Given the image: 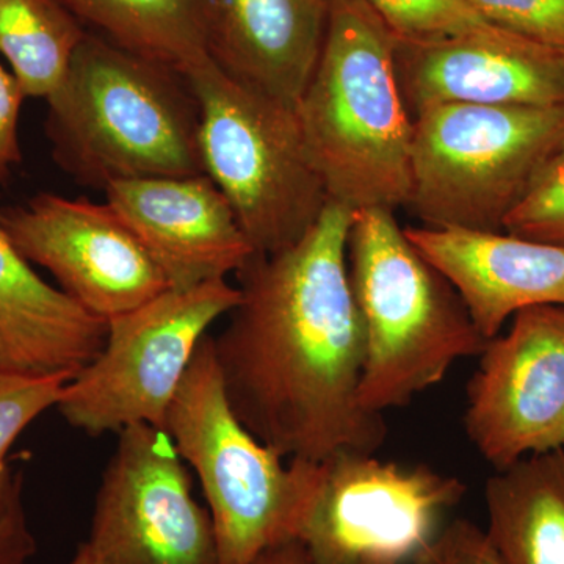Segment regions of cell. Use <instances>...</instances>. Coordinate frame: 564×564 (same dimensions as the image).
Listing matches in <instances>:
<instances>
[{
	"label": "cell",
	"instance_id": "cell-1",
	"mask_svg": "<svg viewBox=\"0 0 564 564\" xmlns=\"http://www.w3.org/2000/svg\"><path fill=\"white\" fill-rule=\"evenodd\" d=\"M352 212L328 202L299 242L252 256L214 337L234 413L282 458L375 454L388 436L383 415L359 403L366 334L348 280Z\"/></svg>",
	"mask_w": 564,
	"mask_h": 564
},
{
	"label": "cell",
	"instance_id": "cell-2",
	"mask_svg": "<svg viewBox=\"0 0 564 564\" xmlns=\"http://www.w3.org/2000/svg\"><path fill=\"white\" fill-rule=\"evenodd\" d=\"M395 39L366 0H333L321 57L295 111L329 202L395 210L411 191L414 121Z\"/></svg>",
	"mask_w": 564,
	"mask_h": 564
},
{
	"label": "cell",
	"instance_id": "cell-3",
	"mask_svg": "<svg viewBox=\"0 0 564 564\" xmlns=\"http://www.w3.org/2000/svg\"><path fill=\"white\" fill-rule=\"evenodd\" d=\"M46 101L52 155L80 184L206 173L198 101L180 70L87 33Z\"/></svg>",
	"mask_w": 564,
	"mask_h": 564
},
{
	"label": "cell",
	"instance_id": "cell-4",
	"mask_svg": "<svg viewBox=\"0 0 564 564\" xmlns=\"http://www.w3.org/2000/svg\"><path fill=\"white\" fill-rule=\"evenodd\" d=\"M348 280L366 334L359 403L369 413L408 406L488 339L451 281L408 239L393 210L352 212Z\"/></svg>",
	"mask_w": 564,
	"mask_h": 564
},
{
	"label": "cell",
	"instance_id": "cell-5",
	"mask_svg": "<svg viewBox=\"0 0 564 564\" xmlns=\"http://www.w3.org/2000/svg\"><path fill=\"white\" fill-rule=\"evenodd\" d=\"M163 430L202 484L218 564H252L274 545L296 541L317 462L284 464L237 419L209 334L174 393Z\"/></svg>",
	"mask_w": 564,
	"mask_h": 564
},
{
	"label": "cell",
	"instance_id": "cell-6",
	"mask_svg": "<svg viewBox=\"0 0 564 564\" xmlns=\"http://www.w3.org/2000/svg\"><path fill=\"white\" fill-rule=\"evenodd\" d=\"M413 121L406 207L426 228L503 232L564 139V107L436 104Z\"/></svg>",
	"mask_w": 564,
	"mask_h": 564
},
{
	"label": "cell",
	"instance_id": "cell-7",
	"mask_svg": "<svg viewBox=\"0 0 564 564\" xmlns=\"http://www.w3.org/2000/svg\"><path fill=\"white\" fill-rule=\"evenodd\" d=\"M184 76L202 115L204 172L231 203L258 254L292 247L329 202L295 107L245 87L210 58Z\"/></svg>",
	"mask_w": 564,
	"mask_h": 564
},
{
	"label": "cell",
	"instance_id": "cell-8",
	"mask_svg": "<svg viewBox=\"0 0 564 564\" xmlns=\"http://www.w3.org/2000/svg\"><path fill=\"white\" fill-rule=\"evenodd\" d=\"M239 302V288L212 280L111 318L101 352L65 386L58 413L91 436L137 423L163 429L207 329Z\"/></svg>",
	"mask_w": 564,
	"mask_h": 564
},
{
	"label": "cell",
	"instance_id": "cell-9",
	"mask_svg": "<svg viewBox=\"0 0 564 564\" xmlns=\"http://www.w3.org/2000/svg\"><path fill=\"white\" fill-rule=\"evenodd\" d=\"M466 492L459 478L425 464L339 452L317 462L296 543L311 564H408Z\"/></svg>",
	"mask_w": 564,
	"mask_h": 564
},
{
	"label": "cell",
	"instance_id": "cell-10",
	"mask_svg": "<svg viewBox=\"0 0 564 564\" xmlns=\"http://www.w3.org/2000/svg\"><path fill=\"white\" fill-rule=\"evenodd\" d=\"M87 545L98 564H218L209 510L193 496L191 473L161 426L121 430Z\"/></svg>",
	"mask_w": 564,
	"mask_h": 564
},
{
	"label": "cell",
	"instance_id": "cell-11",
	"mask_svg": "<svg viewBox=\"0 0 564 564\" xmlns=\"http://www.w3.org/2000/svg\"><path fill=\"white\" fill-rule=\"evenodd\" d=\"M466 389L464 432L494 470L564 447V306H534L488 340Z\"/></svg>",
	"mask_w": 564,
	"mask_h": 564
},
{
	"label": "cell",
	"instance_id": "cell-12",
	"mask_svg": "<svg viewBox=\"0 0 564 564\" xmlns=\"http://www.w3.org/2000/svg\"><path fill=\"white\" fill-rule=\"evenodd\" d=\"M0 226L74 302L111 321L169 291L159 263L109 204L40 193L0 210Z\"/></svg>",
	"mask_w": 564,
	"mask_h": 564
},
{
	"label": "cell",
	"instance_id": "cell-13",
	"mask_svg": "<svg viewBox=\"0 0 564 564\" xmlns=\"http://www.w3.org/2000/svg\"><path fill=\"white\" fill-rule=\"evenodd\" d=\"M411 117L436 104L564 107V51L496 25L430 43L395 40Z\"/></svg>",
	"mask_w": 564,
	"mask_h": 564
},
{
	"label": "cell",
	"instance_id": "cell-14",
	"mask_svg": "<svg viewBox=\"0 0 564 564\" xmlns=\"http://www.w3.org/2000/svg\"><path fill=\"white\" fill-rule=\"evenodd\" d=\"M104 193L159 263L170 289L226 280L258 254L209 174L117 181Z\"/></svg>",
	"mask_w": 564,
	"mask_h": 564
},
{
	"label": "cell",
	"instance_id": "cell-15",
	"mask_svg": "<svg viewBox=\"0 0 564 564\" xmlns=\"http://www.w3.org/2000/svg\"><path fill=\"white\" fill-rule=\"evenodd\" d=\"M408 239L454 284L486 339L534 306H564V245L507 232L404 228Z\"/></svg>",
	"mask_w": 564,
	"mask_h": 564
},
{
	"label": "cell",
	"instance_id": "cell-16",
	"mask_svg": "<svg viewBox=\"0 0 564 564\" xmlns=\"http://www.w3.org/2000/svg\"><path fill=\"white\" fill-rule=\"evenodd\" d=\"M328 17V0H207V52L231 79L295 107Z\"/></svg>",
	"mask_w": 564,
	"mask_h": 564
},
{
	"label": "cell",
	"instance_id": "cell-17",
	"mask_svg": "<svg viewBox=\"0 0 564 564\" xmlns=\"http://www.w3.org/2000/svg\"><path fill=\"white\" fill-rule=\"evenodd\" d=\"M107 332L109 322L40 278L0 226V370L74 378Z\"/></svg>",
	"mask_w": 564,
	"mask_h": 564
},
{
	"label": "cell",
	"instance_id": "cell-18",
	"mask_svg": "<svg viewBox=\"0 0 564 564\" xmlns=\"http://www.w3.org/2000/svg\"><path fill=\"white\" fill-rule=\"evenodd\" d=\"M485 505V532L503 564H564V447L496 470Z\"/></svg>",
	"mask_w": 564,
	"mask_h": 564
},
{
	"label": "cell",
	"instance_id": "cell-19",
	"mask_svg": "<svg viewBox=\"0 0 564 564\" xmlns=\"http://www.w3.org/2000/svg\"><path fill=\"white\" fill-rule=\"evenodd\" d=\"M121 50L180 70L207 61V0H61Z\"/></svg>",
	"mask_w": 564,
	"mask_h": 564
},
{
	"label": "cell",
	"instance_id": "cell-20",
	"mask_svg": "<svg viewBox=\"0 0 564 564\" xmlns=\"http://www.w3.org/2000/svg\"><path fill=\"white\" fill-rule=\"evenodd\" d=\"M85 35L61 0H0V57L28 98H50Z\"/></svg>",
	"mask_w": 564,
	"mask_h": 564
},
{
	"label": "cell",
	"instance_id": "cell-21",
	"mask_svg": "<svg viewBox=\"0 0 564 564\" xmlns=\"http://www.w3.org/2000/svg\"><path fill=\"white\" fill-rule=\"evenodd\" d=\"M70 380L65 375L32 377L0 370V519L22 491V478L11 477L7 466L11 445L44 411L57 406Z\"/></svg>",
	"mask_w": 564,
	"mask_h": 564
},
{
	"label": "cell",
	"instance_id": "cell-22",
	"mask_svg": "<svg viewBox=\"0 0 564 564\" xmlns=\"http://www.w3.org/2000/svg\"><path fill=\"white\" fill-rule=\"evenodd\" d=\"M393 39L430 43L480 31L484 20L470 0H366Z\"/></svg>",
	"mask_w": 564,
	"mask_h": 564
},
{
	"label": "cell",
	"instance_id": "cell-23",
	"mask_svg": "<svg viewBox=\"0 0 564 564\" xmlns=\"http://www.w3.org/2000/svg\"><path fill=\"white\" fill-rule=\"evenodd\" d=\"M503 232L564 245V139L508 215Z\"/></svg>",
	"mask_w": 564,
	"mask_h": 564
},
{
	"label": "cell",
	"instance_id": "cell-24",
	"mask_svg": "<svg viewBox=\"0 0 564 564\" xmlns=\"http://www.w3.org/2000/svg\"><path fill=\"white\" fill-rule=\"evenodd\" d=\"M484 20L564 51V0H470Z\"/></svg>",
	"mask_w": 564,
	"mask_h": 564
},
{
	"label": "cell",
	"instance_id": "cell-25",
	"mask_svg": "<svg viewBox=\"0 0 564 564\" xmlns=\"http://www.w3.org/2000/svg\"><path fill=\"white\" fill-rule=\"evenodd\" d=\"M408 564H503L484 529L456 519Z\"/></svg>",
	"mask_w": 564,
	"mask_h": 564
},
{
	"label": "cell",
	"instance_id": "cell-26",
	"mask_svg": "<svg viewBox=\"0 0 564 564\" xmlns=\"http://www.w3.org/2000/svg\"><path fill=\"white\" fill-rule=\"evenodd\" d=\"M25 98L17 77L0 63V182L22 161L18 128Z\"/></svg>",
	"mask_w": 564,
	"mask_h": 564
},
{
	"label": "cell",
	"instance_id": "cell-27",
	"mask_svg": "<svg viewBox=\"0 0 564 564\" xmlns=\"http://www.w3.org/2000/svg\"><path fill=\"white\" fill-rule=\"evenodd\" d=\"M35 552V536L29 527L20 491L0 519V564H25Z\"/></svg>",
	"mask_w": 564,
	"mask_h": 564
},
{
	"label": "cell",
	"instance_id": "cell-28",
	"mask_svg": "<svg viewBox=\"0 0 564 564\" xmlns=\"http://www.w3.org/2000/svg\"><path fill=\"white\" fill-rule=\"evenodd\" d=\"M252 564H311L304 554L302 544L296 541H289V543L274 545L269 551L263 552L254 560ZM364 564H400L392 562H367Z\"/></svg>",
	"mask_w": 564,
	"mask_h": 564
},
{
	"label": "cell",
	"instance_id": "cell-29",
	"mask_svg": "<svg viewBox=\"0 0 564 564\" xmlns=\"http://www.w3.org/2000/svg\"><path fill=\"white\" fill-rule=\"evenodd\" d=\"M69 564H98L96 563L95 556H93L90 547H88L87 543L80 545L77 549L76 555L70 560Z\"/></svg>",
	"mask_w": 564,
	"mask_h": 564
},
{
	"label": "cell",
	"instance_id": "cell-30",
	"mask_svg": "<svg viewBox=\"0 0 564 564\" xmlns=\"http://www.w3.org/2000/svg\"><path fill=\"white\" fill-rule=\"evenodd\" d=\"M328 2H329V3H332V2H333V0H328Z\"/></svg>",
	"mask_w": 564,
	"mask_h": 564
}]
</instances>
